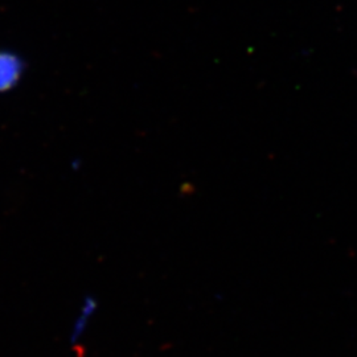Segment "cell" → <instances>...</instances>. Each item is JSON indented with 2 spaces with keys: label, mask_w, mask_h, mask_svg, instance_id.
<instances>
[{
  "label": "cell",
  "mask_w": 357,
  "mask_h": 357,
  "mask_svg": "<svg viewBox=\"0 0 357 357\" xmlns=\"http://www.w3.org/2000/svg\"><path fill=\"white\" fill-rule=\"evenodd\" d=\"M20 64L10 54H0V90L10 89L17 81Z\"/></svg>",
  "instance_id": "6da1fadb"
}]
</instances>
